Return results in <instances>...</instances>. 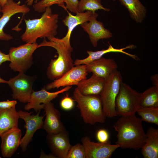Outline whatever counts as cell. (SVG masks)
Listing matches in <instances>:
<instances>
[{"label":"cell","mask_w":158,"mask_h":158,"mask_svg":"<svg viewBox=\"0 0 158 158\" xmlns=\"http://www.w3.org/2000/svg\"><path fill=\"white\" fill-rule=\"evenodd\" d=\"M121 116L113 125L117 132L116 144L122 149H141L146 138L142 121L135 114Z\"/></svg>","instance_id":"obj_1"},{"label":"cell","mask_w":158,"mask_h":158,"mask_svg":"<svg viewBox=\"0 0 158 158\" xmlns=\"http://www.w3.org/2000/svg\"><path fill=\"white\" fill-rule=\"evenodd\" d=\"M59 15L53 13L50 7H47L38 18L24 19L26 29L20 37L26 43L36 42L38 38H49L57 34Z\"/></svg>","instance_id":"obj_2"},{"label":"cell","mask_w":158,"mask_h":158,"mask_svg":"<svg viewBox=\"0 0 158 158\" xmlns=\"http://www.w3.org/2000/svg\"><path fill=\"white\" fill-rule=\"evenodd\" d=\"M47 40L44 38L43 41L37 46L52 47L57 51L58 54L57 58L51 59L47 68V74L50 80L58 79L73 66V61L71 57L73 49L71 45L67 44L62 39L55 37Z\"/></svg>","instance_id":"obj_3"},{"label":"cell","mask_w":158,"mask_h":158,"mask_svg":"<svg viewBox=\"0 0 158 158\" xmlns=\"http://www.w3.org/2000/svg\"><path fill=\"white\" fill-rule=\"evenodd\" d=\"M73 98L77 102V107L85 123L93 125L97 122H105L106 117L99 95H84L76 87L73 92Z\"/></svg>","instance_id":"obj_4"},{"label":"cell","mask_w":158,"mask_h":158,"mask_svg":"<svg viewBox=\"0 0 158 158\" xmlns=\"http://www.w3.org/2000/svg\"><path fill=\"white\" fill-rule=\"evenodd\" d=\"M122 82L121 74L117 69L105 79L104 87L99 95L103 111L106 117L112 118L118 115L115 101Z\"/></svg>","instance_id":"obj_5"},{"label":"cell","mask_w":158,"mask_h":158,"mask_svg":"<svg viewBox=\"0 0 158 158\" xmlns=\"http://www.w3.org/2000/svg\"><path fill=\"white\" fill-rule=\"evenodd\" d=\"M141 93L122 82L115 101L118 115L135 114L139 108Z\"/></svg>","instance_id":"obj_6"},{"label":"cell","mask_w":158,"mask_h":158,"mask_svg":"<svg viewBox=\"0 0 158 158\" xmlns=\"http://www.w3.org/2000/svg\"><path fill=\"white\" fill-rule=\"evenodd\" d=\"M37 42L26 43L17 47H11L9 51V66L15 71L24 73L32 63V54L37 48Z\"/></svg>","instance_id":"obj_7"},{"label":"cell","mask_w":158,"mask_h":158,"mask_svg":"<svg viewBox=\"0 0 158 158\" xmlns=\"http://www.w3.org/2000/svg\"><path fill=\"white\" fill-rule=\"evenodd\" d=\"M33 83L32 77L24 73L19 72L17 75L8 81L7 84L12 90L13 99L23 103H28L33 91Z\"/></svg>","instance_id":"obj_8"},{"label":"cell","mask_w":158,"mask_h":158,"mask_svg":"<svg viewBox=\"0 0 158 158\" xmlns=\"http://www.w3.org/2000/svg\"><path fill=\"white\" fill-rule=\"evenodd\" d=\"M18 113L19 118L23 119L25 122L24 128L26 131L21 139L20 145L22 150L25 152L28 145L32 141L35 133L38 130L43 128V120L45 115L40 116V112L34 115L31 114L32 112H28L21 110H19Z\"/></svg>","instance_id":"obj_9"},{"label":"cell","mask_w":158,"mask_h":158,"mask_svg":"<svg viewBox=\"0 0 158 158\" xmlns=\"http://www.w3.org/2000/svg\"><path fill=\"white\" fill-rule=\"evenodd\" d=\"M81 142L85 148L86 158H109L120 147L117 144H111L109 140L104 143L92 142L87 136L82 138Z\"/></svg>","instance_id":"obj_10"},{"label":"cell","mask_w":158,"mask_h":158,"mask_svg":"<svg viewBox=\"0 0 158 158\" xmlns=\"http://www.w3.org/2000/svg\"><path fill=\"white\" fill-rule=\"evenodd\" d=\"M30 11L28 6L21 4L20 1L16 2L13 0H7L6 4L2 7V15L0 18V40L8 41L13 39L11 35L5 33L4 31V27L12 16L20 13L24 16Z\"/></svg>","instance_id":"obj_11"},{"label":"cell","mask_w":158,"mask_h":158,"mask_svg":"<svg viewBox=\"0 0 158 158\" xmlns=\"http://www.w3.org/2000/svg\"><path fill=\"white\" fill-rule=\"evenodd\" d=\"M87 74L86 65L75 66L59 78L47 84L45 89L49 90L61 87L77 85L81 80L87 78Z\"/></svg>","instance_id":"obj_12"},{"label":"cell","mask_w":158,"mask_h":158,"mask_svg":"<svg viewBox=\"0 0 158 158\" xmlns=\"http://www.w3.org/2000/svg\"><path fill=\"white\" fill-rule=\"evenodd\" d=\"M98 14L95 12L90 20L80 25L84 31L89 35L92 46L96 47L100 40L108 39L113 37V34L104 27L103 23L97 20Z\"/></svg>","instance_id":"obj_13"},{"label":"cell","mask_w":158,"mask_h":158,"mask_svg":"<svg viewBox=\"0 0 158 158\" xmlns=\"http://www.w3.org/2000/svg\"><path fill=\"white\" fill-rule=\"evenodd\" d=\"M72 87L71 86H66L54 92L47 91L44 88L38 91L33 90L29 102L25 106L24 109L28 111L33 109L36 112H40L42 109H44V104L51 102L57 97L59 94L68 91Z\"/></svg>","instance_id":"obj_14"},{"label":"cell","mask_w":158,"mask_h":158,"mask_svg":"<svg viewBox=\"0 0 158 158\" xmlns=\"http://www.w3.org/2000/svg\"><path fill=\"white\" fill-rule=\"evenodd\" d=\"M46 140L52 154L56 158H66L71 145L66 130L55 134H48Z\"/></svg>","instance_id":"obj_15"},{"label":"cell","mask_w":158,"mask_h":158,"mask_svg":"<svg viewBox=\"0 0 158 158\" xmlns=\"http://www.w3.org/2000/svg\"><path fill=\"white\" fill-rule=\"evenodd\" d=\"M46 117L43 128L48 134H55L66 130L61 119V114L51 102L44 104Z\"/></svg>","instance_id":"obj_16"},{"label":"cell","mask_w":158,"mask_h":158,"mask_svg":"<svg viewBox=\"0 0 158 158\" xmlns=\"http://www.w3.org/2000/svg\"><path fill=\"white\" fill-rule=\"evenodd\" d=\"M22 132L17 128L12 129L0 135L2 155L4 157H11L20 145Z\"/></svg>","instance_id":"obj_17"},{"label":"cell","mask_w":158,"mask_h":158,"mask_svg":"<svg viewBox=\"0 0 158 158\" xmlns=\"http://www.w3.org/2000/svg\"><path fill=\"white\" fill-rule=\"evenodd\" d=\"M117 63L113 59L102 57L86 65L88 73H92L105 80L117 69Z\"/></svg>","instance_id":"obj_18"},{"label":"cell","mask_w":158,"mask_h":158,"mask_svg":"<svg viewBox=\"0 0 158 158\" xmlns=\"http://www.w3.org/2000/svg\"><path fill=\"white\" fill-rule=\"evenodd\" d=\"M67 12L68 15L62 21L64 25L67 27L68 30L66 35L61 39L67 44L70 45V37L73 30L78 25L89 21L95 12L87 11L83 12H78L74 16L68 11Z\"/></svg>","instance_id":"obj_19"},{"label":"cell","mask_w":158,"mask_h":158,"mask_svg":"<svg viewBox=\"0 0 158 158\" xmlns=\"http://www.w3.org/2000/svg\"><path fill=\"white\" fill-rule=\"evenodd\" d=\"M136 48V46L131 44L121 49H116L114 48L110 44L108 47L106 49H103L96 51L87 50L86 53L88 56L83 59H76L73 62V65L77 66L81 64L87 65L95 60L98 59L102 57L104 54L111 52H119L124 54L131 57L134 60L139 59L138 56L135 54H133L125 51L124 50L127 49H132Z\"/></svg>","instance_id":"obj_20"},{"label":"cell","mask_w":158,"mask_h":158,"mask_svg":"<svg viewBox=\"0 0 158 158\" xmlns=\"http://www.w3.org/2000/svg\"><path fill=\"white\" fill-rule=\"evenodd\" d=\"M105 80L92 74L90 78L83 79L77 85V88L84 95H99L104 87Z\"/></svg>","instance_id":"obj_21"},{"label":"cell","mask_w":158,"mask_h":158,"mask_svg":"<svg viewBox=\"0 0 158 158\" xmlns=\"http://www.w3.org/2000/svg\"><path fill=\"white\" fill-rule=\"evenodd\" d=\"M146 134L145 142L141 148L142 156L144 158H158V129L151 127Z\"/></svg>","instance_id":"obj_22"},{"label":"cell","mask_w":158,"mask_h":158,"mask_svg":"<svg viewBox=\"0 0 158 158\" xmlns=\"http://www.w3.org/2000/svg\"><path fill=\"white\" fill-rule=\"evenodd\" d=\"M19 118L15 107L0 109V135L12 129L18 128Z\"/></svg>","instance_id":"obj_23"},{"label":"cell","mask_w":158,"mask_h":158,"mask_svg":"<svg viewBox=\"0 0 158 158\" xmlns=\"http://www.w3.org/2000/svg\"><path fill=\"white\" fill-rule=\"evenodd\" d=\"M128 9L131 18L137 23H142L147 14L145 7L139 0H119Z\"/></svg>","instance_id":"obj_24"},{"label":"cell","mask_w":158,"mask_h":158,"mask_svg":"<svg viewBox=\"0 0 158 158\" xmlns=\"http://www.w3.org/2000/svg\"><path fill=\"white\" fill-rule=\"evenodd\" d=\"M140 107H158V87L153 86L141 93Z\"/></svg>","instance_id":"obj_25"},{"label":"cell","mask_w":158,"mask_h":158,"mask_svg":"<svg viewBox=\"0 0 158 158\" xmlns=\"http://www.w3.org/2000/svg\"><path fill=\"white\" fill-rule=\"evenodd\" d=\"M98 10L109 11L110 9L104 7L101 0H80L78 5V11L83 12L85 11L95 12Z\"/></svg>","instance_id":"obj_26"},{"label":"cell","mask_w":158,"mask_h":158,"mask_svg":"<svg viewBox=\"0 0 158 158\" xmlns=\"http://www.w3.org/2000/svg\"><path fill=\"white\" fill-rule=\"evenodd\" d=\"M137 112L142 121L158 125V107H140Z\"/></svg>","instance_id":"obj_27"},{"label":"cell","mask_w":158,"mask_h":158,"mask_svg":"<svg viewBox=\"0 0 158 158\" xmlns=\"http://www.w3.org/2000/svg\"><path fill=\"white\" fill-rule=\"evenodd\" d=\"M63 0H41L33 5L34 10L39 13L44 12L46 8L54 4H57L68 11L64 5Z\"/></svg>","instance_id":"obj_28"},{"label":"cell","mask_w":158,"mask_h":158,"mask_svg":"<svg viewBox=\"0 0 158 158\" xmlns=\"http://www.w3.org/2000/svg\"><path fill=\"white\" fill-rule=\"evenodd\" d=\"M66 158H86L85 150L83 144L78 143L71 145Z\"/></svg>","instance_id":"obj_29"},{"label":"cell","mask_w":158,"mask_h":158,"mask_svg":"<svg viewBox=\"0 0 158 158\" xmlns=\"http://www.w3.org/2000/svg\"><path fill=\"white\" fill-rule=\"evenodd\" d=\"M74 101L73 98L69 97L68 94H66L61 100L60 105L63 109L66 111L70 110L74 107Z\"/></svg>","instance_id":"obj_30"},{"label":"cell","mask_w":158,"mask_h":158,"mask_svg":"<svg viewBox=\"0 0 158 158\" xmlns=\"http://www.w3.org/2000/svg\"><path fill=\"white\" fill-rule=\"evenodd\" d=\"M66 8L71 12L76 13L78 11V0H63Z\"/></svg>","instance_id":"obj_31"},{"label":"cell","mask_w":158,"mask_h":158,"mask_svg":"<svg viewBox=\"0 0 158 158\" xmlns=\"http://www.w3.org/2000/svg\"><path fill=\"white\" fill-rule=\"evenodd\" d=\"M96 136L99 142L104 143L109 141V133L105 129H102L99 130L97 133Z\"/></svg>","instance_id":"obj_32"},{"label":"cell","mask_w":158,"mask_h":158,"mask_svg":"<svg viewBox=\"0 0 158 158\" xmlns=\"http://www.w3.org/2000/svg\"><path fill=\"white\" fill-rule=\"evenodd\" d=\"M17 104L16 100H9L0 102V109L9 108L16 107Z\"/></svg>","instance_id":"obj_33"},{"label":"cell","mask_w":158,"mask_h":158,"mask_svg":"<svg viewBox=\"0 0 158 158\" xmlns=\"http://www.w3.org/2000/svg\"><path fill=\"white\" fill-rule=\"evenodd\" d=\"M7 61H10L8 54H6L0 51V65L3 62Z\"/></svg>","instance_id":"obj_34"},{"label":"cell","mask_w":158,"mask_h":158,"mask_svg":"<svg viewBox=\"0 0 158 158\" xmlns=\"http://www.w3.org/2000/svg\"><path fill=\"white\" fill-rule=\"evenodd\" d=\"M151 80L153 86L158 88V75L156 74L152 75Z\"/></svg>","instance_id":"obj_35"},{"label":"cell","mask_w":158,"mask_h":158,"mask_svg":"<svg viewBox=\"0 0 158 158\" xmlns=\"http://www.w3.org/2000/svg\"><path fill=\"white\" fill-rule=\"evenodd\" d=\"M34 0H27L25 2L27 5L30 6L32 5ZM38 0H35L37 1Z\"/></svg>","instance_id":"obj_36"},{"label":"cell","mask_w":158,"mask_h":158,"mask_svg":"<svg viewBox=\"0 0 158 158\" xmlns=\"http://www.w3.org/2000/svg\"><path fill=\"white\" fill-rule=\"evenodd\" d=\"M7 1V0H0V6L1 8L4 6Z\"/></svg>","instance_id":"obj_37"},{"label":"cell","mask_w":158,"mask_h":158,"mask_svg":"<svg viewBox=\"0 0 158 158\" xmlns=\"http://www.w3.org/2000/svg\"><path fill=\"white\" fill-rule=\"evenodd\" d=\"M8 81L5 80L2 78L0 76V83H7Z\"/></svg>","instance_id":"obj_38"},{"label":"cell","mask_w":158,"mask_h":158,"mask_svg":"<svg viewBox=\"0 0 158 158\" xmlns=\"http://www.w3.org/2000/svg\"><path fill=\"white\" fill-rule=\"evenodd\" d=\"M1 9H2V8L0 6V17L1 16Z\"/></svg>","instance_id":"obj_39"},{"label":"cell","mask_w":158,"mask_h":158,"mask_svg":"<svg viewBox=\"0 0 158 158\" xmlns=\"http://www.w3.org/2000/svg\"><path fill=\"white\" fill-rule=\"evenodd\" d=\"M112 0V1H115L116 0Z\"/></svg>","instance_id":"obj_40"}]
</instances>
